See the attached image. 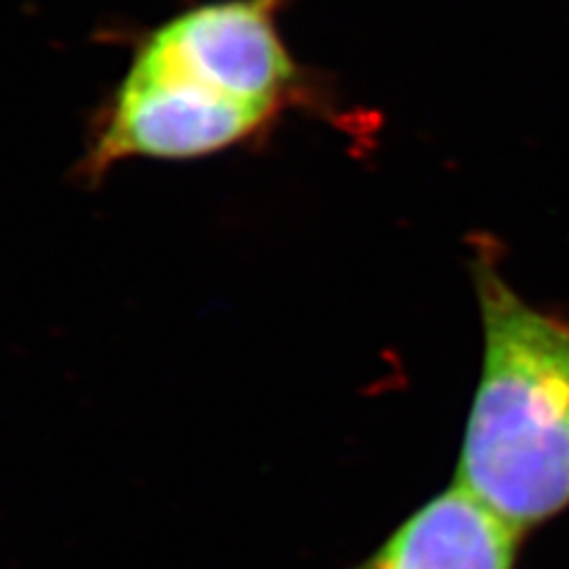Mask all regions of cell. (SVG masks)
Wrapping results in <instances>:
<instances>
[{
  "instance_id": "obj_1",
  "label": "cell",
  "mask_w": 569,
  "mask_h": 569,
  "mask_svg": "<svg viewBox=\"0 0 569 569\" xmlns=\"http://www.w3.org/2000/svg\"><path fill=\"white\" fill-rule=\"evenodd\" d=\"M485 359L456 485L515 531L569 508V318L475 263Z\"/></svg>"
},
{
  "instance_id": "obj_2",
  "label": "cell",
  "mask_w": 569,
  "mask_h": 569,
  "mask_svg": "<svg viewBox=\"0 0 569 569\" xmlns=\"http://www.w3.org/2000/svg\"><path fill=\"white\" fill-rule=\"evenodd\" d=\"M278 0H219L154 29L140 56L273 117L299 83L276 24Z\"/></svg>"
},
{
  "instance_id": "obj_3",
  "label": "cell",
  "mask_w": 569,
  "mask_h": 569,
  "mask_svg": "<svg viewBox=\"0 0 569 569\" xmlns=\"http://www.w3.org/2000/svg\"><path fill=\"white\" fill-rule=\"evenodd\" d=\"M269 119L138 52L114 96L93 159L102 169L127 157H207L238 146Z\"/></svg>"
},
{
  "instance_id": "obj_4",
  "label": "cell",
  "mask_w": 569,
  "mask_h": 569,
  "mask_svg": "<svg viewBox=\"0 0 569 569\" xmlns=\"http://www.w3.org/2000/svg\"><path fill=\"white\" fill-rule=\"evenodd\" d=\"M520 537L453 485L418 508L356 569H515Z\"/></svg>"
}]
</instances>
